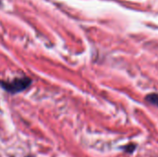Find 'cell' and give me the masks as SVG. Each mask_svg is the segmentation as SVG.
<instances>
[{"instance_id": "cell-1", "label": "cell", "mask_w": 158, "mask_h": 157, "mask_svg": "<svg viewBox=\"0 0 158 157\" xmlns=\"http://www.w3.org/2000/svg\"><path fill=\"white\" fill-rule=\"evenodd\" d=\"M31 84V80L28 78H19L15 79L11 81H0L1 87L10 93H19L29 87Z\"/></svg>"}, {"instance_id": "cell-2", "label": "cell", "mask_w": 158, "mask_h": 157, "mask_svg": "<svg viewBox=\"0 0 158 157\" xmlns=\"http://www.w3.org/2000/svg\"><path fill=\"white\" fill-rule=\"evenodd\" d=\"M147 101L150 102L151 104L153 105H158V95L157 94H150L147 96Z\"/></svg>"}]
</instances>
